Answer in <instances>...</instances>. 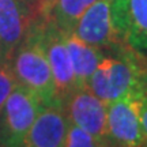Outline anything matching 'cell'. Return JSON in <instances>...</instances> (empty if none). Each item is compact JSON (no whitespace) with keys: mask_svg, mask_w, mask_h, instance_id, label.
<instances>
[{"mask_svg":"<svg viewBox=\"0 0 147 147\" xmlns=\"http://www.w3.org/2000/svg\"><path fill=\"white\" fill-rule=\"evenodd\" d=\"M146 93H131L106 104V140L109 143L129 147L147 144L140 125Z\"/></svg>","mask_w":147,"mask_h":147,"instance_id":"cell-5","label":"cell"},{"mask_svg":"<svg viewBox=\"0 0 147 147\" xmlns=\"http://www.w3.org/2000/svg\"><path fill=\"white\" fill-rule=\"evenodd\" d=\"M117 38L147 59V0H112Z\"/></svg>","mask_w":147,"mask_h":147,"instance_id":"cell-6","label":"cell"},{"mask_svg":"<svg viewBox=\"0 0 147 147\" xmlns=\"http://www.w3.org/2000/svg\"><path fill=\"white\" fill-rule=\"evenodd\" d=\"M95 0H53L45 16L63 32H72L79 18Z\"/></svg>","mask_w":147,"mask_h":147,"instance_id":"cell-12","label":"cell"},{"mask_svg":"<svg viewBox=\"0 0 147 147\" xmlns=\"http://www.w3.org/2000/svg\"><path fill=\"white\" fill-rule=\"evenodd\" d=\"M25 3H27V4L32 7L33 10H34V12L37 14V3H38V0H23Z\"/></svg>","mask_w":147,"mask_h":147,"instance_id":"cell-17","label":"cell"},{"mask_svg":"<svg viewBox=\"0 0 147 147\" xmlns=\"http://www.w3.org/2000/svg\"><path fill=\"white\" fill-rule=\"evenodd\" d=\"M105 143L106 142L90 135L89 132L69 123L64 147H104Z\"/></svg>","mask_w":147,"mask_h":147,"instance_id":"cell-13","label":"cell"},{"mask_svg":"<svg viewBox=\"0 0 147 147\" xmlns=\"http://www.w3.org/2000/svg\"><path fill=\"white\" fill-rule=\"evenodd\" d=\"M63 109L71 124L90 135L106 140V102L98 98L89 87H80L64 101Z\"/></svg>","mask_w":147,"mask_h":147,"instance_id":"cell-7","label":"cell"},{"mask_svg":"<svg viewBox=\"0 0 147 147\" xmlns=\"http://www.w3.org/2000/svg\"><path fill=\"white\" fill-rule=\"evenodd\" d=\"M44 104L33 91L18 84L0 113V147H22Z\"/></svg>","mask_w":147,"mask_h":147,"instance_id":"cell-3","label":"cell"},{"mask_svg":"<svg viewBox=\"0 0 147 147\" xmlns=\"http://www.w3.org/2000/svg\"><path fill=\"white\" fill-rule=\"evenodd\" d=\"M87 87L106 104L131 93L147 91V59L125 44L104 51Z\"/></svg>","mask_w":147,"mask_h":147,"instance_id":"cell-1","label":"cell"},{"mask_svg":"<svg viewBox=\"0 0 147 147\" xmlns=\"http://www.w3.org/2000/svg\"><path fill=\"white\" fill-rule=\"evenodd\" d=\"M140 125H142V134L143 138L147 143V93L144 95V100H143V105H142V112H140Z\"/></svg>","mask_w":147,"mask_h":147,"instance_id":"cell-15","label":"cell"},{"mask_svg":"<svg viewBox=\"0 0 147 147\" xmlns=\"http://www.w3.org/2000/svg\"><path fill=\"white\" fill-rule=\"evenodd\" d=\"M37 14L23 0H0V59L8 60Z\"/></svg>","mask_w":147,"mask_h":147,"instance_id":"cell-9","label":"cell"},{"mask_svg":"<svg viewBox=\"0 0 147 147\" xmlns=\"http://www.w3.org/2000/svg\"><path fill=\"white\" fill-rule=\"evenodd\" d=\"M8 63L18 84L33 91L41 100L44 106H61L57 100L52 71L38 38L34 21L25 38L10 56Z\"/></svg>","mask_w":147,"mask_h":147,"instance_id":"cell-2","label":"cell"},{"mask_svg":"<svg viewBox=\"0 0 147 147\" xmlns=\"http://www.w3.org/2000/svg\"><path fill=\"white\" fill-rule=\"evenodd\" d=\"M18 86L14 74L11 71L8 60H1L0 59V113L3 110L7 98L10 97L12 90Z\"/></svg>","mask_w":147,"mask_h":147,"instance_id":"cell-14","label":"cell"},{"mask_svg":"<svg viewBox=\"0 0 147 147\" xmlns=\"http://www.w3.org/2000/svg\"><path fill=\"white\" fill-rule=\"evenodd\" d=\"M69 121L63 106H44L27 132L22 147H64Z\"/></svg>","mask_w":147,"mask_h":147,"instance_id":"cell-10","label":"cell"},{"mask_svg":"<svg viewBox=\"0 0 147 147\" xmlns=\"http://www.w3.org/2000/svg\"><path fill=\"white\" fill-rule=\"evenodd\" d=\"M72 64L76 87H87L89 80L104 56V51L82 41L72 32H63Z\"/></svg>","mask_w":147,"mask_h":147,"instance_id":"cell-11","label":"cell"},{"mask_svg":"<svg viewBox=\"0 0 147 147\" xmlns=\"http://www.w3.org/2000/svg\"><path fill=\"white\" fill-rule=\"evenodd\" d=\"M104 147H129V146H119V144H112V143L106 142ZM135 147H147V144H143V146H135Z\"/></svg>","mask_w":147,"mask_h":147,"instance_id":"cell-18","label":"cell"},{"mask_svg":"<svg viewBox=\"0 0 147 147\" xmlns=\"http://www.w3.org/2000/svg\"><path fill=\"white\" fill-rule=\"evenodd\" d=\"M72 33L82 41L102 51L123 44L116 36L112 22V0H95L79 18Z\"/></svg>","mask_w":147,"mask_h":147,"instance_id":"cell-8","label":"cell"},{"mask_svg":"<svg viewBox=\"0 0 147 147\" xmlns=\"http://www.w3.org/2000/svg\"><path fill=\"white\" fill-rule=\"evenodd\" d=\"M34 25L52 71L57 100L63 106L64 101L78 89L68 49L64 41V33L48 18L41 15L36 16Z\"/></svg>","mask_w":147,"mask_h":147,"instance_id":"cell-4","label":"cell"},{"mask_svg":"<svg viewBox=\"0 0 147 147\" xmlns=\"http://www.w3.org/2000/svg\"><path fill=\"white\" fill-rule=\"evenodd\" d=\"M53 0H38L37 3V15H44Z\"/></svg>","mask_w":147,"mask_h":147,"instance_id":"cell-16","label":"cell"}]
</instances>
